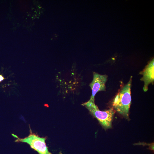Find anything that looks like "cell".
<instances>
[{
	"label": "cell",
	"mask_w": 154,
	"mask_h": 154,
	"mask_svg": "<svg viewBox=\"0 0 154 154\" xmlns=\"http://www.w3.org/2000/svg\"><path fill=\"white\" fill-rule=\"evenodd\" d=\"M4 79V78L1 75H0V82L2 81Z\"/></svg>",
	"instance_id": "obj_6"
},
{
	"label": "cell",
	"mask_w": 154,
	"mask_h": 154,
	"mask_svg": "<svg viewBox=\"0 0 154 154\" xmlns=\"http://www.w3.org/2000/svg\"><path fill=\"white\" fill-rule=\"evenodd\" d=\"M31 132L28 136L24 138H19L14 134L12 135L17 138L15 142L27 143L32 148L37 151L39 154H52L48 151L46 145V139L40 137Z\"/></svg>",
	"instance_id": "obj_3"
},
{
	"label": "cell",
	"mask_w": 154,
	"mask_h": 154,
	"mask_svg": "<svg viewBox=\"0 0 154 154\" xmlns=\"http://www.w3.org/2000/svg\"><path fill=\"white\" fill-rule=\"evenodd\" d=\"M82 105L86 107L105 129L112 127V122L115 112L112 108L104 111H101L95 103L89 101Z\"/></svg>",
	"instance_id": "obj_2"
},
{
	"label": "cell",
	"mask_w": 154,
	"mask_h": 154,
	"mask_svg": "<svg viewBox=\"0 0 154 154\" xmlns=\"http://www.w3.org/2000/svg\"><path fill=\"white\" fill-rule=\"evenodd\" d=\"M154 59L150 61L145 66L144 69L140 72V74L143 75L140 79L143 81L144 85L143 88V91L147 92L148 89V86L150 84H153L154 82Z\"/></svg>",
	"instance_id": "obj_5"
},
{
	"label": "cell",
	"mask_w": 154,
	"mask_h": 154,
	"mask_svg": "<svg viewBox=\"0 0 154 154\" xmlns=\"http://www.w3.org/2000/svg\"><path fill=\"white\" fill-rule=\"evenodd\" d=\"M93 80L89 85L92 91V95L89 101L95 103L94 97L96 94L100 91L106 90V83L108 76L93 72Z\"/></svg>",
	"instance_id": "obj_4"
},
{
	"label": "cell",
	"mask_w": 154,
	"mask_h": 154,
	"mask_svg": "<svg viewBox=\"0 0 154 154\" xmlns=\"http://www.w3.org/2000/svg\"><path fill=\"white\" fill-rule=\"evenodd\" d=\"M132 76L129 81L119 89L112 103V108L126 119L129 118L131 103V87Z\"/></svg>",
	"instance_id": "obj_1"
}]
</instances>
